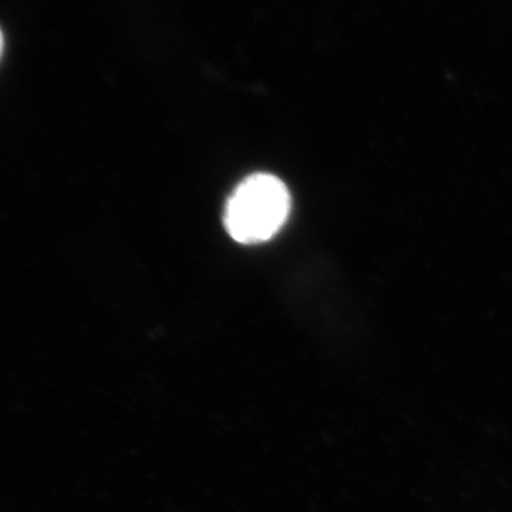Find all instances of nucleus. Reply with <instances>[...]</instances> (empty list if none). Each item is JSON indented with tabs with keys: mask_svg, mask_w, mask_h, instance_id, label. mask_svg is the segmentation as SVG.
Returning a JSON list of instances; mask_svg holds the SVG:
<instances>
[{
	"mask_svg": "<svg viewBox=\"0 0 512 512\" xmlns=\"http://www.w3.org/2000/svg\"><path fill=\"white\" fill-rule=\"evenodd\" d=\"M291 212L286 185L271 174L245 178L232 192L224 214L228 234L239 244L255 245L274 238Z\"/></svg>",
	"mask_w": 512,
	"mask_h": 512,
	"instance_id": "obj_1",
	"label": "nucleus"
},
{
	"mask_svg": "<svg viewBox=\"0 0 512 512\" xmlns=\"http://www.w3.org/2000/svg\"><path fill=\"white\" fill-rule=\"evenodd\" d=\"M2 47H3V36H2V32H0V52H2Z\"/></svg>",
	"mask_w": 512,
	"mask_h": 512,
	"instance_id": "obj_2",
	"label": "nucleus"
}]
</instances>
